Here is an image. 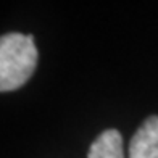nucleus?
<instances>
[{
	"mask_svg": "<svg viewBox=\"0 0 158 158\" xmlns=\"http://www.w3.org/2000/svg\"><path fill=\"white\" fill-rule=\"evenodd\" d=\"M37 64V48L31 34L10 32L0 39V90L10 92L32 76Z\"/></svg>",
	"mask_w": 158,
	"mask_h": 158,
	"instance_id": "1",
	"label": "nucleus"
},
{
	"mask_svg": "<svg viewBox=\"0 0 158 158\" xmlns=\"http://www.w3.org/2000/svg\"><path fill=\"white\" fill-rule=\"evenodd\" d=\"M129 158H158V116L142 123L129 142Z\"/></svg>",
	"mask_w": 158,
	"mask_h": 158,
	"instance_id": "2",
	"label": "nucleus"
},
{
	"mask_svg": "<svg viewBox=\"0 0 158 158\" xmlns=\"http://www.w3.org/2000/svg\"><path fill=\"white\" fill-rule=\"evenodd\" d=\"M87 158H124L123 139L116 129H106L94 140Z\"/></svg>",
	"mask_w": 158,
	"mask_h": 158,
	"instance_id": "3",
	"label": "nucleus"
}]
</instances>
